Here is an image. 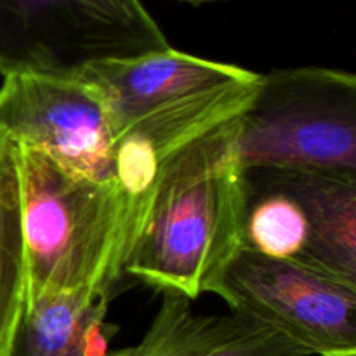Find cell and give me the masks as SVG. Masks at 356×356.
<instances>
[{"instance_id":"6da1fadb","label":"cell","mask_w":356,"mask_h":356,"mask_svg":"<svg viewBox=\"0 0 356 356\" xmlns=\"http://www.w3.org/2000/svg\"><path fill=\"white\" fill-rule=\"evenodd\" d=\"M236 118L163 160L141 202L125 275L197 299L211 292L242 249L249 186L236 146Z\"/></svg>"},{"instance_id":"7a4b0ae2","label":"cell","mask_w":356,"mask_h":356,"mask_svg":"<svg viewBox=\"0 0 356 356\" xmlns=\"http://www.w3.org/2000/svg\"><path fill=\"white\" fill-rule=\"evenodd\" d=\"M19 167L23 306L54 294L111 298L125 275L139 205L115 179L73 174L37 149L19 146Z\"/></svg>"},{"instance_id":"3957f363","label":"cell","mask_w":356,"mask_h":356,"mask_svg":"<svg viewBox=\"0 0 356 356\" xmlns=\"http://www.w3.org/2000/svg\"><path fill=\"white\" fill-rule=\"evenodd\" d=\"M99 89L115 143H141L165 160L205 132L238 117L261 73L169 47L79 73Z\"/></svg>"},{"instance_id":"277c9868","label":"cell","mask_w":356,"mask_h":356,"mask_svg":"<svg viewBox=\"0 0 356 356\" xmlns=\"http://www.w3.org/2000/svg\"><path fill=\"white\" fill-rule=\"evenodd\" d=\"M236 129L245 170L356 177V76L320 66L259 75Z\"/></svg>"},{"instance_id":"5b68a950","label":"cell","mask_w":356,"mask_h":356,"mask_svg":"<svg viewBox=\"0 0 356 356\" xmlns=\"http://www.w3.org/2000/svg\"><path fill=\"white\" fill-rule=\"evenodd\" d=\"M141 0H0V75H79L169 49Z\"/></svg>"},{"instance_id":"8992f818","label":"cell","mask_w":356,"mask_h":356,"mask_svg":"<svg viewBox=\"0 0 356 356\" xmlns=\"http://www.w3.org/2000/svg\"><path fill=\"white\" fill-rule=\"evenodd\" d=\"M209 294L312 356L356 355V285L242 247Z\"/></svg>"},{"instance_id":"52a82bcc","label":"cell","mask_w":356,"mask_h":356,"mask_svg":"<svg viewBox=\"0 0 356 356\" xmlns=\"http://www.w3.org/2000/svg\"><path fill=\"white\" fill-rule=\"evenodd\" d=\"M0 129L66 170L115 179V139L103 94L82 75L14 73L0 86Z\"/></svg>"},{"instance_id":"ba28073f","label":"cell","mask_w":356,"mask_h":356,"mask_svg":"<svg viewBox=\"0 0 356 356\" xmlns=\"http://www.w3.org/2000/svg\"><path fill=\"white\" fill-rule=\"evenodd\" d=\"M132 356H312L271 327L238 315H200L191 299L162 292V306Z\"/></svg>"},{"instance_id":"9c48e42d","label":"cell","mask_w":356,"mask_h":356,"mask_svg":"<svg viewBox=\"0 0 356 356\" xmlns=\"http://www.w3.org/2000/svg\"><path fill=\"white\" fill-rule=\"evenodd\" d=\"M305 211L309 247L302 266L356 285V177L309 170H261Z\"/></svg>"},{"instance_id":"30bf717a","label":"cell","mask_w":356,"mask_h":356,"mask_svg":"<svg viewBox=\"0 0 356 356\" xmlns=\"http://www.w3.org/2000/svg\"><path fill=\"white\" fill-rule=\"evenodd\" d=\"M110 298L54 294L23 306L2 356H132L113 351L117 327L106 320Z\"/></svg>"},{"instance_id":"8fae6325","label":"cell","mask_w":356,"mask_h":356,"mask_svg":"<svg viewBox=\"0 0 356 356\" xmlns=\"http://www.w3.org/2000/svg\"><path fill=\"white\" fill-rule=\"evenodd\" d=\"M24 301V228L19 146L0 129V356Z\"/></svg>"},{"instance_id":"7c38bea8","label":"cell","mask_w":356,"mask_h":356,"mask_svg":"<svg viewBox=\"0 0 356 356\" xmlns=\"http://www.w3.org/2000/svg\"><path fill=\"white\" fill-rule=\"evenodd\" d=\"M247 186L243 249L305 264L309 226L299 202L261 170H247Z\"/></svg>"},{"instance_id":"4fadbf2b","label":"cell","mask_w":356,"mask_h":356,"mask_svg":"<svg viewBox=\"0 0 356 356\" xmlns=\"http://www.w3.org/2000/svg\"><path fill=\"white\" fill-rule=\"evenodd\" d=\"M179 2L193 3V6H200V3H209V2H222V0H179Z\"/></svg>"},{"instance_id":"5bb4252c","label":"cell","mask_w":356,"mask_h":356,"mask_svg":"<svg viewBox=\"0 0 356 356\" xmlns=\"http://www.w3.org/2000/svg\"><path fill=\"white\" fill-rule=\"evenodd\" d=\"M346 356H356V355H346Z\"/></svg>"}]
</instances>
